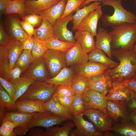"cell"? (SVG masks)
<instances>
[{
    "mask_svg": "<svg viewBox=\"0 0 136 136\" xmlns=\"http://www.w3.org/2000/svg\"><path fill=\"white\" fill-rule=\"evenodd\" d=\"M122 0H104L103 6H108L114 9L113 14H105L102 17V23L106 27L119 25L125 23H136V15L128 11L122 5Z\"/></svg>",
    "mask_w": 136,
    "mask_h": 136,
    "instance_id": "cell-3",
    "label": "cell"
},
{
    "mask_svg": "<svg viewBox=\"0 0 136 136\" xmlns=\"http://www.w3.org/2000/svg\"><path fill=\"white\" fill-rule=\"evenodd\" d=\"M93 123L99 132H105L111 131L113 120L107 114L99 110H86L83 113Z\"/></svg>",
    "mask_w": 136,
    "mask_h": 136,
    "instance_id": "cell-8",
    "label": "cell"
},
{
    "mask_svg": "<svg viewBox=\"0 0 136 136\" xmlns=\"http://www.w3.org/2000/svg\"><path fill=\"white\" fill-rule=\"evenodd\" d=\"M75 74L72 67H65L55 76L47 79L45 82L57 86H71L73 78Z\"/></svg>",
    "mask_w": 136,
    "mask_h": 136,
    "instance_id": "cell-23",
    "label": "cell"
},
{
    "mask_svg": "<svg viewBox=\"0 0 136 136\" xmlns=\"http://www.w3.org/2000/svg\"><path fill=\"white\" fill-rule=\"evenodd\" d=\"M112 54L120 62L117 67L108 69L113 82L133 78L136 72V51H113Z\"/></svg>",
    "mask_w": 136,
    "mask_h": 136,
    "instance_id": "cell-1",
    "label": "cell"
},
{
    "mask_svg": "<svg viewBox=\"0 0 136 136\" xmlns=\"http://www.w3.org/2000/svg\"><path fill=\"white\" fill-rule=\"evenodd\" d=\"M45 102L39 100L24 99L17 101L14 105V110L26 113L45 112L47 111L44 107Z\"/></svg>",
    "mask_w": 136,
    "mask_h": 136,
    "instance_id": "cell-18",
    "label": "cell"
},
{
    "mask_svg": "<svg viewBox=\"0 0 136 136\" xmlns=\"http://www.w3.org/2000/svg\"><path fill=\"white\" fill-rule=\"evenodd\" d=\"M74 12L63 18L58 19L54 25V37L64 41L75 42V40L72 32L67 27L69 23L72 21Z\"/></svg>",
    "mask_w": 136,
    "mask_h": 136,
    "instance_id": "cell-14",
    "label": "cell"
},
{
    "mask_svg": "<svg viewBox=\"0 0 136 136\" xmlns=\"http://www.w3.org/2000/svg\"><path fill=\"white\" fill-rule=\"evenodd\" d=\"M94 37L88 31L77 30L74 36L75 40L79 42L83 50L87 53L96 48Z\"/></svg>",
    "mask_w": 136,
    "mask_h": 136,
    "instance_id": "cell-26",
    "label": "cell"
},
{
    "mask_svg": "<svg viewBox=\"0 0 136 136\" xmlns=\"http://www.w3.org/2000/svg\"><path fill=\"white\" fill-rule=\"evenodd\" d=\"M20 23L23 29L30 37H32L33 35L35 29L34 27L29 23L19 20Z\"/></svg>",
    "mask_w": 136,
    "mask_h": 136,
    "instance_id": "cell-48",
    "label": "cell"
},
{
    "mask_svg": "<svg viewBox=\"0 0 136 136\" xmlns=\"http://www.w3.org/2000/svg\"><path fill=\"white\" fill-rule=\"evenodd\" d=\"M65 58L66 66H74L88 62V55L76 41L74 45L65 53Z\"/></svg>",
    "mask_w": 136,
    "mask_h": 136,
    "instance_id": "cell-16",
    "label": "cell"
},
{
    "mask_svg": "<svg viewBox=\"0 0 136 136\" xmlns=\"http://www.w3.org/2000/svg\"><path fill=\"white\" fill-rule=\"evenodd\" d=\"M0 84L8 93L13 101L15 94V90L12 84L6 79L0 77Z\"/></svg>",
    "mask_w": 136,
    "mask_h": 136,
    "instance_id": "cell-46",
    "label": "cell"
},
{
    "mask_svg": "<svg viewBox=\"0 0 136 136\" xmlns=\"http://www.w3.org/2000/svg\"><path fill=\"white\" fill-rule=\"evenodd\" d=\"M127 105L129 110L136 108V97L128 103Z\"/></svg>",
    "mask_w": 136,
    "mask_h": 136,
    "instance_id": "cell-57",
    "label": "cell"
},
{
    "mask_svg": "<svg viewBox=\"0 0 136 136\" xmlns=\"http://www.w3.org/2000/svg\"><path fill=\"white\" fill-rule=\"evenodd\" d=\"M22 72V70L19 67H14L9 71L6 80L9 81L11 80L19 78L20 77Z\"/></svg>",
    "mask_w": 136,
    "mask_h": 136,
    "instance_id": "cell-47",
    "label": "cell"
},
{
    "mask_svg": "<svg viewBox=\"0 0 136 136\" xmlns=\"http://www.w3.org/2000/svg\"><path fill=\"white\" fill-rule=\"evenodd\" d=\"M44 106L46 111L55 115L70 119L72 118V116L69 113L68 110L55 101L52 97L49 100L44 103Z\"/></svg>",
    "mask_w": 136,
    "mask_h": 136,
    "instance_id": "cell-33",
    "label": "cell"
},
{
    "mask_svg": "<svg viewBox=\"0 0 136 136\" xmlns=\"http://www.w3.org/2000/svg\"><path fill=\"white\" fill-rule=\"evenodd\" d=\"M85 0H66V3L63 14L60 18H63L76 11L80 9Z\"/></svg>",
    "mask_w": 136,
    "mask_h": 136,
    "instance_id": "cell-41",
    "label": "cell"
},
{
    "mask_svg": "<svg viewBox=\"0 0 136 136\" xmlns=\"http://www.w3.org/2000/svg\"><path fill=\"white\" fill-rule=\"evenodd\" d=\"M2 122L5 123L8 129L12 131H13L14 129L19 125L18 124L12 122L4 117L2 120Z\"/></svg>",
    "mask_w": 136,
    "mask_h": 136,
    "instance_id": "cell-52",
    "label": "cell"
},
{
    "mask_svg": "<svg viewBox=\"0 0 136 136\" xmlns=\"http://www.w3.org/2000/svg\"><path fill=\"white\" fill-rule=\"evenodd\" d=\"M11 36H8L4 30L3 23L2 22H1L0 24V45L5 46L6 44L9 41Z\"/></svg>",
    "mask_w": 136,
    "mask_h": 136,
    "instance_id": "cell-49",
    "label": "cell"
},
{
    "mask_svg": "<svg viewBox=\"0 0 136 136\" xmlns=\"http://www.w3.org/2000/svg\"><path fill=\"white\" fill-rule=\"evenodd\" d=\"M86 110L93 109L107 114L105 97L99 92L88 88L82 95Z\"/></svg>",
    "mask_w": 136,
    "mask_h": 136,
    "instance_id": "cell-11",
    "label": "cell"
},
{
    "mask_svg": "<svg viewBox=\"0 0 136 136\" xmlns=\"http://www.w3.org/2000/svg\"><path fill=\"white\" fill-rule=\"evenodd\" d=\"M75 125L74 123L68 121L61 127L47 128L45 132L47 136H68Z\"/></svg>",
    "mask_w": 136,
    "mask_h": 136,
    "instance_id": "cell-36",
    "label": "cell"
},
{
    "mask_svg": "<svg viewBox=\"0 0 136 136\" xmlns=\"http://www.w3.org/2000/svg\"><path fill=\"white\" fill-rule=\"evenodd\" d=\"M17 17H13L10 20L9 28L11 36L22 43L29 37L22 27Z\"/></svg>",
    "mask_w": 136,
    "mask_h": 136,
    "instance_id": "cell-30",
    "label": "cell"
},
{
    "mask_svg": "<svg viewBox=\"0 0 136 136\" xmlns=\"http://www.w3.org/2000/svg\"><path fill=\"white\" fill-rule=\"evenodd\" d=\"M103 0H85L82 5L81 7H83L89 4L92 2L98 1H103ZM124 0L126 1L127 0Z\"/></svg>",
    "mask_w": 136,
    "mask_h": 136,
    "instance_id": "cell-58",
    "label": "cell"
},
{
    "mask_svg": "<svg viewBox=\"0 0 136 136\" xmlns=\"http://www.w3.org/2000/svg\"><path fill=\"white\" fill-rule=\"evenodd\" d=\"M68 110L72 116L83 114L86 109L82 95L76 94L74 96L72 102Z\"/></svg>",
    "mask_w": 136,
    "mask_h": 136,
    "instance_id": "cell-38",
    "label": "cell"
},
{
    "mask_svg": "<svg viewBox=\"0 0 136 136\" xmlns=\"http://www.w3.org/2000/svg\"><path fill=\"white\" fill-rule=\"evenodd\" d=\"M100 1L94 2L88 5L79 9L73 15V31L77 30V28L82 21L91 12L97 8L100 5Z\"/></svg>",
    "mask_w": 136,
    "mask_h": 136,
    "instance_id": "cell-27",
    "label": "cell"
},
{
    "mask_svg": "<svg viewBox=\"0 0 136 136\" xmlns=\"http://www.w3.org/2000/svg\"><path fill=\"white\" fill-rule=\"evenodd\" d=\"M83 114L73 116L74 123L76 127L70 133L71 136H102V132L98 131L93 125L85 120L83 118Z\"/></svg>",
    "mask_w": 136,
    "mask_h": 136,
    "instance_id": "cell-10",
    "label": "cell"
},
{
    "mask_svg": "<svg viewBox=\"0 0 136 136\" xmlns=\"http://www.w3.org/2000/svg\"><path fill=\"white\" fill-rule=\"evenodd\" d=\"M33 60L31 51L23 50L16 61L14 67L20 68L22 73L25 70Z\"/></svg>",
    "mask_w": 136,
    "mask_h": 136,
    "instance_id": "cell-39",
    "label": "cell"
},
{
    "mask_svg": "<svg viewBox=\"0 0 136 136\" xmlns=\"http://www.w3.org/2000/svg\"><path fill=\"white\" fill-rule=\"evenodd\" d=\"M5 0L6 1H12L13 0Z\"/></svg>",
    "mask_w": 136,
    "mask_h": 136,
    "instance_id": "cell-61",
    "label": "cell"
},
{
    "mask_svg": "<svg viewBox=\"0 0 136 136\" xmlns=\"http://www.w3.org/2000/svg\"><path fill=\"white\" fill-rule=\"evenodd\" d=\"M10 61L7 49L5 46L0 45V77L7 79L10 70Z\"/></svg>",
    "mask_w": 136,
    "mask_h": 136,
    "instance_id": "cell-37",
    "label": "cell"
},
{
    "mask_svg": "<svg viewBox=\"0 0 136 136\" xmlns=\"http://www.w3.org/2000/svg\"><path fill=\"white\" fill-rule=\"evenodd\" d=\"M35 39L34 45L31 51L33 60L43 57L48 49L43 43Z\"/></svg>",
    "mask_w": 136,
    "mask_h": 136,
    "instance_id": "cell-42",
    "label": "cell"
},
{
    "mask_svg": "<svg viewBox=\"0 0 136 136\" xmlns=\"http://www.w3.org/2000/svg\"><path fill=\"white\" fill-rule=\"evenodd\" d=\"M74 96H64L54 93L52 97L55 101L62 106L68 110L72 102Z\"/></svg>",
    "mask_w": 136,
    "mask_h": 136,
    "instance_id": "cell-43",
    "label": "cell"
},
{
    "mask_svg": "<svg viewBox=\"0 0 136 136\" xmlns=\"http://www.w3.org/2000/svg\"><path fill=\"white\" fill-rule=\"evenodd\" d=\"M7 1L5 0H0V16H1L5 14Z\"/></svg>",
    "mask_w": 136,
    "mask_h": 136,
    "instance_id": "cell-55",
    "label": "cell"
},
{
    "mask_svg": "<svg viewBox=\"0 0 136 136\" xmlns=\"http://www.w3.org/2000/svg\"><path fill=\"white\" fill-rule=\"evenodd\" d=\"M129 110L131 120L136 124V108Z\"/></svg>",
    "mask_w": 136,
    "mask_h": 136,
    "instance_id": "cell-56",
    "label": "cell"
},
{
    "mask_svg": "<svg viewBox=\"0 0 136 136\" xmlns=\"http://www.w3.org/2000/svg\"><path fill=\"white\" fill-rule=\"evenodd\" d=\"M52 113L48 111L45 112H35L26 113L18 112H8L6 113L4 117L14 122L23 125L32 119L50 114Z\"/></svg>",
    "mask_w": 136,
    "mask_h": 136,
    "instance_id": "cell-21",
    "label": "cell"
},
{
    "mask_svg": "<svg viewBox=\"0 0 136 136\" xmlns=\"http://www.w3.org/2000/svg\"><path fill=\"white\" fill-rule=\"evenodd\" d=\"M107 114L117 123H124L131 120L127 103L118 101H107Z\"/></svg>",
    "mask_w": 136,
    "mask_h": 136,
    "instance_id": "cell-7",
    "label": "cell"
},
{
    "mask_svg": "<svg viewBox=\"0 0 136 136\" xmlns=\"http://www.w3.org/2000/svg\"></svg>",
    "mask_w": 136,
    "mask_h": 136,
    "instance_id": "cell-63",
    "label": "cell"
},
{
    "mask_svg": "<svg viewBox=\"0 0 136 136\" xmlns=\"http://www.w3.org/2000/svg\"><path fill=\"white\" fill-rule=\"evenodd\" d=\"M59 86L46 82L35 81L17 101L26 99L41 100L45 102L51 98Z\"/></svg>",
    "mask_w": 136,
    "mask_h": 136,
    "instance_id": "cell-4",
    "label": "cell"
},
{
    "mask_svg": "<svg viewBox=\"0 0 136 136\" xmlns=\"http://www.w3.org/2000/svg\"><path fill=\"white\" fill-rule=\"evenodd\" d=\"M35 81V78L33 77L24 76L9 81L13 85L15 90V95L13 101L14 105L17 100L26 92L30 86Z\"/></svg>",
    "mask_w": 136,
    "mask_h": 136,
    "instance_id": "cell-25",
    "label": "cell"
},
{
    "mask_svg": "<svg viewBox=\"0 0 136 136\" xmlns=\"http://www.w3.org/2000/svg\"><path fill=\"white\" fill-rule=\"evenodd\" d=\"M66 0H61L50 8L38 13L42 19L46 20L53 25L58 19L60 18L64 13Z\"/></svg>",
    "mask_w": 136,
    "mask_h": 136,
    "instance_id": "cell-19",
    "label": "cell"
},
{
    "mask_svg": "<svg viewBox=\"0 0 136 136\" xmlns=\"http://www.w3.org/2000/svg\"><path fill=\"white\" fill-rule=\"evenodd\" d=\"M111 36L107 29L99 27L97 32L95 42L96 48L103 51L109 58L112 59L111 43Z\"/></svg>",
    "mask_w": 136,
    "mask_h": 136,
    "instance_id": "cell-20",
    "label": "cell"
},
{
    "mask_svg": "<svg viewBox=\"0 0 136 136\" xmlns=\"http://www.w3.org/2000/svg\"><path fill=\"white\" fill-rule=\"evenodd\" d=\"M88 55L89 61L105 65L109 68H114L119 64L107 57L103 51L97 48L89 53Z\"/></svg>",
    "mask_w": 136,
    "mask_h": 136,
    "instance_id": "cell-31",
    "label": "cell"
},
{
    "mask_svg": "<svg viewBox=\"0 0 136 136\" xmlns=\"http://www.w3.org/2000/svg\"><path fill=\"white\" fill-rule=\"evenodd\" d=\"M0 107L9 110H14V104L9 95L0 84Z\"/></svg>",
    "mask_w": 136,
    "mask_h": 136,
    "instance_id": "cell-40",
    "label": "cell"
},
{
    "mask_svg": "<svg viewBox=\"0 0 136 136\" xmlns=\"http://www.w3.org/2000/svg\"><path fill=\"white\" fill-rule=\"evenodd\" d=\"M38 40L43 43L48 49L59 51L65 53L73 46L76 42L63 41L54 37L45 41Z\"/></svg>",
    "mask_w": 136,
    "mask_h": 136,
    "instance_id": "cell-32",
    "label": "cell"
},
{
    "mask_svg": "<svg viewBox=\"0 0 136 136\" xmlns=\"http://www.w3.org/2000/svg\"><path fill=\"white\" fill-rule=\"evenodd\" d=\"M21 17L23 21L29 23L34 27L40 25L43 20L39 14H35L25 15Z\"/></svg>",
    "mask_w": 136,
    "mask_h": 136,
    "instance_id": "cell-44",
    "label": "cell"
},
{
    "mask_svg": "<svg viewBox=\"0 0 136 136\" xmlns=\"http://www.w3.org/2000/svg\"><path fill=\"white\" fill-rule=\"evenodd\" d=\"M29 136H47L46 132L38 128L30 130L28 133Z\"/></svg>",
    "mask_w": 136,
    "mask_h": 136,
    "instance_id": "cell-53",
    "label": "cell"
},
{
    "mask_svg": "<svg viewBox=\"0 0 136 136\" xmlns=\"http://www.w3.org/2000/svg\"><path fill=\"white\" fill-rule=\"evenodd\" d=\"M26 0H13L8 1L5 14H18L21 17L25 15V3Z\"/></svg>",
    "mask_w": 136,
    "mask_h": 136,
    "instance_id": "cell-34",
    "label": "cell"
},
{
    "mask_svg": "<svg viewBox=\"0 0 136 136\" xmlns=\"http://www.w3.org/2000/svg\"><path fill=\"white\" fill-rule=\"evenodd\" d=\"M120 81L128 89L136 93V79L135 78Z\"/></svg>",
    "mask_w": 136,
    "mask_h": 136,
    "instance_id": "cell-50",
    "label": "cell"
},
{
    "mask_svg": "<svg viewBox=\"0 0 136 136\" xmlns=\"http://www.w3.org/2000/svg\"><path fill=\"white\" fill-rule=\"evenodd\" d=\"M136 97V93L126 87L120 81L113 82L112 87L105 98L107 101H123L127 104Z\"/></svg>",
    "mask_w": 136,
    "mask_h": 136,
    "instance_id": "cell-13",
    "label": "cell"
},
{
    "mask_svg": "<svg viewBox=\"0 0 136 136\" xmlns=\"http://www.w3.org/2000/svg\"><path fill=\"white\" fill-rule=\"evenodd\" d=\"M132 50L136 51V44H134L133 46Z\"/></svg>",
    "mask_w": 136,
    "mask_h": 136,
    "instance_id": "cell-59",
    "label": "cell"
},
{
    "mask_svg": "<svg viewBox=\"0 0 136 136\" xmlns=\"http://www.w3.org/2000/svg\"><path fill=\"white\" fill-rule=\"evenodd\" d=\"M89 78L75 74L73 78L72 87L76 94L82 95L88 89Z\"/></svg>",
    "mask_w": 136,
    "mask_h": 136,
    "instance_id": "cell-35",
    "label": "cell"
},
{
    "mask_svg": "<svg viewBox=\"0 0 136 136\" xmlns=\"http://www.w3.org/2000/svg\"><path fill=\"white\" fill-rule=\"evenodd\" d=\"M5 47L9 59L10 68L12 69L23 50V44L21 42L11 36Z\"/></svg>",
    "mask_w": 136,
    "mask_h": 136,
    "instance_id": "cell-24",
    "label": "cell"
},
{
    "mask_svg": "<svg viewBox=\"0 0 136 136\" xmlns=\"http://www.w3.org/2000/svg\"><path fill=\"white\" fill-rule=\"evenodd\" d=\"M108 69L99 74L89 77L88 82V88L97 91L105 96L111 89L113 83Z\"/></svg>",
    "mask_w": 136,
    "mask_h": 136,
    "instance_id": "cell-9",
    "label": "cell"
},
{
    "mask_svg": "<svg viewBox=\"0 0 136 136\" xmlns=\"http://www.w3.org/2000/svg\"><path fill=\"white\" fill-rule=\"evenodd\" d=\"M54 93L67 96H72L76 95L72 86L67 85L59 86Z\"/></svg>",
    "mask_w": 136,
    "mask_h": 136,
    "instance_id": "cell-45",
    "label": "cell"
},
{
    "mask_svg": "<svg viewBox=\"0 0 136 136\" xmlns=\"http://www.w3.org/2000/svg\"><path fill=\"white\" fill-rule=\"evenodd\" d=\"M111 131L116 135L136 136V124L132 121L116 123L112 126Z\"/></svg>",
    "mask_w": 136,
    "mask_h": 136,
    "instance_id": "cell-29",
    "label": "cell"
},
{
    "mask_svg": "<svg viewBox=\"0 0 136 136\" xmlns=\"http://www.w3.org/2000/svg\"><path fill=\"white\" fill-rule=\"evenodd\" d=\"M35 39L33 37H29L22 43L23 50L31 51L34 45Z\"/></svg>",
    "mask_w": 136,
    "mask_h": 136,
    "instance_id": "cell-51",
    "label": "cell"
},
{
    "mask_svg": "<svg viewBox=\"0 0 136 136\" xmlns=\"http://www.w3.org/2000/svg\"><path fill=\"white\" fill-rule=\"evenodd\" d=\"M65 53L63 52L48 49L43 56L51 78L56 75L66 67Z\"/></svg>",
    "mask_w": 136,
    "mask_h": 136,
    "instance_id": "cell-6",
    "label": "cell"
},
{
    "mask_svg": "<svg viewBox=\"0 0 136 136\" xmlns=\"http://www.w3.org/2000/svg\"><path fill=\"white\" fill-rule=\"evenodd\" d=\"M112 27L109 33L112 38V51L132 50L136 42V23H125Z\"/></svg>",
    "mask_w": 136,
    "mask_h": 136,
    "instance_id": "cell-2",
    "label": "cell"
},
{
    "mask_svg": "<svg viewBox=\"0 0 136 136\" xmlns=\"http://www.w3.org/2000/svg\"><path fill=\"white\" fill-rule=\"evenodd\" d=\"M72 67L75 74L88 78L99 74L109 68L105 65L89 61L85 63Z\"/></svg>",
    "mask_w": 136,
    "mask_h": 136,
    "instance_id": "cell-17",
    "label": "cell"
},
{
    "mask_svg": "<svg viewBox=\"0 0 136 136\" xmlns=\"http://www.w3.org/2000/svg\"><path fill=\"white\" fill-rule=\"evenodd\" d=\"M0 136H16L17 135L13 131L10 130L8 129H5L0 126Z\"/></svg>",
    "mask_w": 136,
    "mask_h": 136,
    "instance_id": "cell-54",
    "label": "cell"
},
{
    "mask_svg": "<svg viewBox=\"0 0 136 136\" xmlns=\"http://www.w3.org/2000/svg\"><path fill=\"white\" fill-rule=\"evenodd\" d=\"M70 119L52 113L32 119L24 125L16 127L14 131L17 135H23L30 129L35 127H42L48 128L54 125L61 124L62 122Z\"/></svg>",
    "mask_w": 136,
    "mask_h": 136,
    "instance_id": "cell-5",
    "label": "cell"
},
{
    "mask_svg": "<svg viewBox=\"0 0 136 136\" xmlns=\"http://www.w3.org/2000/svg\"><path fill=\"white\" fill-rule=\"evenodd\" d=\"M43 57L33 60L28 67L22 72V76H28L34 78L36 81L45 82L50 78Z\"/></svg>",
    "mask_w": 136,
    "mask_h": 136,
    "instance_id": "cell-12",
    "label": "cell"
},
{
    "mask_svg": "<svg viewBox=\"0 0 136 136\" xmlns=\"http://www.w3.org/2000/svg\"><path fill=\"white\" fill-rule=\"evenodd\" d=\"M61 0H26L25 3V13L38 14L58 3Z\"/></svg>",
    "mask_w": 136,
    "mask_h": 136,
    "instance_id": "cell-22",
    "label": "cell"
},
{
    "mask_svg": "<svg viewBox=\"0 0 136 136\" xmlns=\"http://www.w3.org/2000/svg\"><path fill=\"white\" fill-rule=\"evenodd\" d=\"M53 37V26L48 21L43 19L40 26L35 29L33 37L37 40L45 41Z\"/></svg>",
    "mask_w": 136,
    "mask_h": 136,
    "instance_id": "cell-28",
    "label": "cell"
},
{
    "mask_svg": "<svg viewBox=\"0 0 136 136\" xmlns=\"http://www.w3.org/2000/svg\"><path fill=\"white\" fill-rule=\"evenodd\" d=\"M103 15L101 6L100 5L82 21L78 26L77 30L87 31L93 36H96L98 22Z\"/></svg>",
    "mask_w": 136,
    "mask_h": 136,
    "instance_id": "cell-15",
    "label": "cell"
},
{
    "mask_svg": "<svg viewBox=\"0 0 136 136\" xmlns=\"http://www.w3.org/2000/svg\"><path fill=\"white\" fill-rule=\"evenodd\" d=\"M133 77L135 78L136 79V72Z\"/></svg>",
    "mask_w": 136,
    "mask_h": 136,
    "instance_id": "cell-60",
    "label": "cell"
},
{
    "mask_svg": "<svg viewBox=\"0 0 136 136\" xmlns=\"http://www.w3.org/2000/svg\"><path fill=\"white\" fill-rule=\"evenodd\" d=\"M135 4L136 5V0H135Z\"/></svg>",
    "mask_w": 136,
    "mask_h": 136,
    "instance_id": "cell-62",
    "label": "cell"
}]
</instances>
